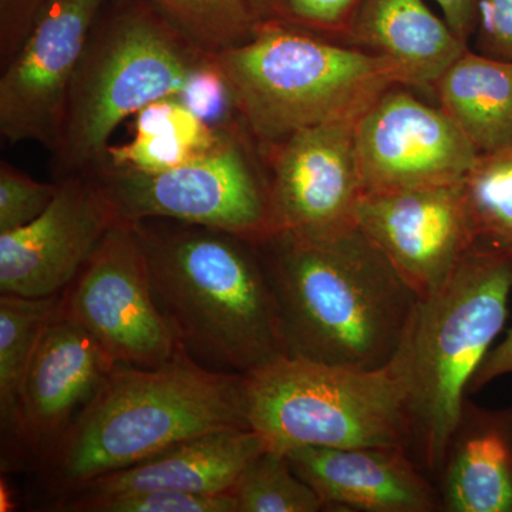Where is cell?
Returning <instances> with one entry per match:
<instances>
[{
    "instance_id": "cell-1",
    "label": "cell",
    "mask_w": 512,
    "mask_h": 512,
    "mask_svg": "<svg viewBox=\"0 0 512 512\" xmlns=\"http://www.w3.org/2000/svg\"><path fill=\"white\" fill-rule=\"evenodd\" d=\"M288 356L379 369L399 352L419 296L355 222L256 245Z\"/></svg>"
},
{
    "instance_id": "cell-2",
    "label": "cell",
    "mask_w": 512,
    "mask_h": 512,
    "mask_svg": "<svg viewBox=\"0 0 512 512\" xmlns=\"http://www.w3.org/2000/svg\"><path fill=\"white\" fill-rule=\"evenodd\" d=\"M134 225L158 308L191 359L215 372L247 375L288 356L255 244L178 221Z\"/></svg>"
},
{
    "instance_id": "cell-3",
    "label": "cell",
    "mask_w": 512,
    "mask_h": 512,
    "mask_svg": "<svg viewBox=\"0 0 512 512\" xmlns=\"http://www.w3.org/2000/svg\"><path fill=\"white\" fill-rule=\"evenodd\" d=\"M251 429L244 375L215 372L183 349L165 365H117L37 463L56 498L202 434Z\"/></svg>"
},
{
    "instance_id": "cell-4",
    "label": "cell",
    "mask_w": 512,
    "mask_h": 512,
    "mask_svg": "<svg viewBox=\"0 0 512 512\" xmlns=\"http://www.w3.org/2000/svg\"><path fill=\"white\" fill-rule=\"evenodd\" d=\"M214 55L256 148L359 119L384 92L406 86L384 57L279 23H259L247 42Z\"/></svg>"
},
{
    "instance_id": "cell-5",
    "label": "cell",
    "mask_w": 512,
    "mask_h": 512,
    "mask_svg": "<svg viewBox=\"0 0 512 512\" xmlns=\"http://www.w3.org/2000/svg\"><path fill=\"white\" fill-rule=\"evenodd\" d=\"M512 259L474 245L447 281L419 299L400 350L407 363L412 453L439 474L467 400L468 386L504 329Z\"/></svg>"
},
{
    "instance_id": "cell-6",
    "label": "cell",
    "mask_w": 512,
    "mask_h": 512,
    "mask_svg": "<svg viewBox=\"0 0 512 512\" xmlns=\"http://www.w3.org/2000/svg\"><path fill=\"white\" fill-rule=\"evenodd\" d=\"M210 55L148 0H106L74 74L56 178L99 168L119 124L154 101L180 94Z\"/></svg>"
},
{
    "instance_id": "cell-7",
    "label": "cell",
    "mask_w": 512,
    "mask_h": 512,
    "mask_svg": "<svg viewBox=\"0 0 512 512\" xmlns=\"http://www.w3.org/2000/svg\"><path fill=\"white\" fill-rule=\"evenodd\" d=\"M249 427L268 450L302 446L412 451L407 363L399 349L379 369L284 356L244 375ZM413 454V453H412Z\"/></svg>"
},
{
    "instance_id": "cell-8",
    "label": "cell",
    "mask_w": 512,
    "mask_h": 512,
    "mask_svg": "<svg viewBox=\"0 0 512 512\" xmlns=\"http://www.w3.org/2000/svg\"><path fill=\"white\" fill-rule=\"evenodd\" d=\"M256 151L248 133H234L207 156L163 173L93 171L120 220L184 222L258 245L274 228L268 177Z\"/></svg>"
},
{
    "instance_id": "cell-9",
    "label": "cell",
    "mask_w": 512,
    "mask_h": 512,
    "mask_svg": "<svg viewBox=\"0 0 512 512\" xmlns=\"http://www.w3.org/2000/svg\"><path fill=\"white\" fill-rule=\"evenodd\" d=\"M60 315L94 336L120 365L157 367L178 355L173 330L151 288L134 222L117 220L72 284Z\"/></svg>"
},
{
    "instance_id": "cell-10",
    "label": "cell",
    "mask_w": 512,
    "mask_h": 512,
    "mask_svg": "<svg viewBox=\"0 0 512 512\" xmlns=\"http://www.w3.org/2000/svg\"><path fill=\"white\" fill-rule=\"evenodd\" d=\"M106 0H47L0 77V133L55 156L84 46Z\"/></svg>"
},
{
    "instance_id": "cell-11",
    "label": "cell",
    "mask_w": 512,
    "mask_h": 512,
    "mask_svg": "<svg viewBox=\"0 0 512 512\" xmlns=\"http://www.w3.org/2000/svg\"><path fill=\"white\" fill-rule=\"evenodd\" d=\"M356 120L303 128L256 148L266 163L274 235L322 234L353 221L366 191Z\"/></svg>"
},
{
    "instance_id": "cell-12",
    "label": "cell",
    "mask_w": 512,
    "mask_h": 512,
    "mask_svg": "<svg viewBox=\"0 0 512 512\" xmlns=\"http://www.w3.org/2000/svg\"><path fill=\"white\" fill-rule=\"evenodd\" d=\"M403 87L384 92L356 120L366 191L461 183L477 148L439 106Z\"/></svg>"
},
{
    "instance_id": "cell-13",
    "label": "cell",
    "mask_w": 512,
    "mask_h": 512,
    "mask_svg": "<svg viewBox=\"0 0 512 512\" xmlns=\"http://www.w3.org/2000/svg\"><path fill=\"white\" fill-rule=\"evenodd\" d=\"M353 222L419 299L443 285L476 245L461 183L366 191Z\"/></svg>"
},
{
    "instance_id": "cell-14",
    "label": "cell",
    "mask_w": 512,
    "mask_h": 512,
    "mask_svg": "<svg viewBox=\"0 0 512 512\" xmlns=\"http://www.w3.org/2000/svg\"><path fill=\"white\" fill-rule=\"evenodd\" d=\"M40 217L0 234V293L45 298L67 288L120 220L94 171L56 178Z\"/></svg>"
},
{
    "instance_id": "cell-15",
    "label": "cell",
    "mask_w": 512,
    "mask_h": 512,
    "mask_svg": "<svg viewBox=\"0 0 512 512\" xmlns=\"http://www.w3.org/2000/svg\"><path fill=\"white\" fill-rule=\"evenodd\" d=\"M117 365L99 340L59 312L43 332L23 383L19 467L37 466Z\"/></svg>"
},
{
    "instance_id": "cell-16",
    "label": "cell",
    "mask_w": 512,
    "mask_h": 512,
    "mask_svg": "<svg viewBox=\"0 0 512 512\" xmlns=\"http://www.w3.org/2000/svg\"><path fill=\"white\" fill-rule=\"evenodd\" d=\"M293 471L322 498L325 510L439 512L437 485L402 447L292 448Z\"/></svg>"
},
{
    "instance_id": "cell-17",
    "label": "cell",
    "mask_w": 512,
    "mask_h": 512,
    "mask_svg": "<svg viewBox=\"0 0 512 512\" xmlns=\"http://www.w3.org/2000/svg\"><path fill=\"white\" fill-rule=\"evenodd\" d=\"M265 450V440L254 429L212 431L134 466L93 478L60 498L114 497L148 491L231 493L245 468Z\"/></svg>"
},
{
    "instance_id": "cell-18",
    "label": "cell",
    "mask_w": 512,
    "mask_h": 512,
    "mask_svg": "<svg viewBox=\"0 0 512 512\" xmlns=\"http://www.w3.org/2000/svg\"><path fill=\"white\" fill-rule=\"evenodd\" d=\"M340 42L397 64L407 87L431 90L468 49L424 0H362Z\"/></svg>"
},
{
    "instance_id": "cell-19",
    "label": "cell",
    "mask_w": 512,
    "mask_h": 512,
    "mask_svg": "<svg viewBox=\"0 0 512 512\" xmlns=\"http://www.w3.org/2000/svg\"><path fill=\"white\" fill-rule=\"evenodd\" d=\"M441 511L512 512V413L466 400L439 474Z\"/></svg>"
},
{
    "instance_id": "cell-20",
    "label": "cell",
    "mask_w": 512,
    "mask_h": 512,
    "mask_svg": "<svg viewBox=\"0 0 512 512\" xmlns=\"http://www.w3.org/2000/svg\"><path fill=\"white\" fill-rule=\"evenodd\" d=\"M439 107L478 153L512 146V62L467 49L434 84Z\"/></svg>"
},
{
    "instance_id": "cell-21",
    "label": "cell",
    "mask_w": 512,
    "mask_h": 512,
    "mask_svg": "<svg viewBox=\"0 0 512 512\" xmlns=\"http://www.w3.org/2000/svg\"><path fill=\"white\" fill-rule=\"evenodd\" d=\"M134 131L133 140L128 143L107 147L100 167L163 173L207 156L229 134H234L208 126L185 106L178 94L163 97L138 111Z\"/></svg>"
},
{
    "instance_id": "cell-22",
    "label": "cell",
    "mask_w": 512,
    "mask_h": 512,
    "mask_svg": "<svg viewBox=\"0 0 512 512\" xmlns=\"http://www.w3.org/2000/svg\"><path fill=\"white\" fill-rule=\"evenodd\" d=\"M62 293L45 298L0 296V426L3 470L19 467L18 430L23 383L37 345L59 315Z\"/></svg>"
},
{
    "instance_id": "cell-23",
    "label": "cell",
    "mask_w": 512,
    "mask_h": 512,
    "mask_svg": "<svg viewBox=\"0 0 512 512\" xmlns=\"http://www.w3.org/2000/svg\"><path fill=\"white\" fill-rule=\"evenodd\" d=\"M461 187L476 244L512 259V146L480 154Z\"/></svg>"
},
{
    "instance_id": "cell-24",
    "label": "cell",
    "mask_w": 512,
    "mask_h": 512,
    "mask_svg": "<svg viewBox=\"0 0 512 512\" xmlns=\"http://www.w3.org/2000/svg\"><path fill=\"white\" fill-rule=\"evenodd\" d=\"M204 52L220 53L254 36L259 20L249 0H148Z\"/></svg>"
},
{
    "instance_id": "cell-25",
    "label": "cell",
    "mask_w": 512,
    "mask_h": 512,
    "mask_svg": "<svg viewBox=\"0 0 512 512\" xmlns=\"http://www.w3.org/2000/svg\"><path fill=\"white\" fill-rule=\"evenodd\" d=\"M231 494L238 512L325 511L322 498L293 471L288 454L265 450L255 458Z\"/></svg>"
},
{
    "instance_id": "cell-26",
    "label": "cell",
    "mask_w": 512,
    "mask_h": 512,
    "mask_svg": "<svg viewBox=\"0 0 512 512\" xmlns=\"http://www.w3.org/2000/svg\"><path fill=\"white\" fill-rule=\"evenodd\" d=\"M50 510L64 512H238L231 493L188 494L148 491L114 497L60 498Z\"/></svg>"
},
{
    "instance_id": "cell-27",
    "label": "cell",
    "mask_w": 512,
    "mask_h": 512,
    "mask_svg": "<svg viewBox=\"0 0 512 512\" xmlns=\"http://www.w3.org/2000/svg\"><path fill=\"white\" fill-rule=\"evenodd\" d=\"M259 23H279L342 40L362 0H249Z\"/></svg>"
},
{
    "instance_id": "cell-28",
    "label": "cell",
    "mask_w": 512,
    "mask_h": 512,
    "mask_svg": "<svg viewBox=\"0 0 512 512\" xmlns=\"http://www.w3.org/2000/svg\"><path fill=\"white\" fill-rule=\"evenodd\" d=\"M178 97L195 116L215 130L247 133L227 77L214 53L192 70Z\"/></svg>"
},
{
    "instance_id": "cell-29",
    "label": "cell",
    "mask_w": 512,
    "mask_h": 512,
    "mask_svg": "<svg viewBox=\"0 0 512 512\" xmlns=\"http://www.w3.org/2000/svg\"><path fill=\"white\" fill-rule=\"evenodd\" d=\"M59 183H40L12 164H0V234L25 227L55 200Z\"/></svg>"
},
{
    "instance_id": "cell-30",
    "label": "cell",
    "mask_w": 512,
    "mask_h": 512,
    "mask_svg": "<svg viewBox=\"0 0 512 512\" xmlns=\"http://www.w3.org/2000/svg\"><path fill=\"white\" fill-rule=\"evenodd\" d=\"M476 52L512 62V0H477Z\"/></svg>"
},
{
    "instance_id": "cell-31",
    "label": "cell",
    "mask_w": 512,
    "mask_h": 512,
    "mask_svg": "<svg viewBox=\"0 0 512 512\" xmlns=\"http://www.w3.org/2000/svg\"><path fill=\"white\" fill-rule=\"evenodd\" d=\"M47 0H0V60L8 62L35 25Z\"/></svg>"
},
{
    "instance_id": "cell-32",
    "label": "cell",
    "mask_w": 512,
    "mask_h": 512,
    "mask_svg": "<svg viewBox=\"0 0 512 512\" xmlns=\"http://www.w3.org/2000/svg\"><path fill=\"white\" fill-rule=\"evenodd\" d=\"M512 375V328L507 336L485 356L468 386V394L477 393L498 377Z\"/></svg>"
},
{
    "instance_id": "cell-33",
    "label": "cell",
    "mask_w": 512,
    "mask_h": 512,
    "mask_svg": "<svg viewBox=\"0 0 512 512\" xmlns=\"http://www.w3.org/2000/svg\"><path fill=\"white\" fill-rule=\"evenodd\" d=\"M439 5L443 18L461 39L468 40L473 36L476 22L477 0H434Z\"/></svg>"
},
{
    "instance_id": "cell-34",
    "label": "cell",
    "mask_w": 512,
    "mask_h": 512,
    "mask_svg": "<svg viewBox=\"0 0 512 512\" xmlns=\"http://www.w3.org/2000/svg\"><path fill=\"white\" fill-rule=\"evenodd\" d=\"M511 413H512V406L510 407Z\"/></svg>"
}]
</instances>
